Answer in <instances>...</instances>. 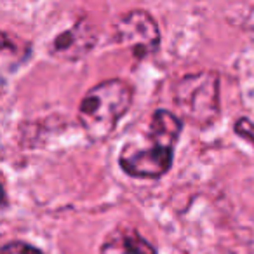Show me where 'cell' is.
Masks as SVG:
<instances>
[{"mask_svg":"<svg viewBox=\"0 0 254 254\" xmlns=\"http://www.w3.org/2000/svg\"><path fill=\"white\" fill-rule=\"evenodd\" d=\"M94 30L87 25L85 19H80L51 42V54L63 60H78V58H84L94 47Z\"/></svg>","mask_w":254,"mask_h":254,"instance_id":"5b68a950","label":"cell"},{"mask_svg":"<svg viewBox=\"0 0 254 254\" xmlns=\"http://www.w3.org/2000/svg\"><path fill=\"white\" fill-rule=\"evenodd\" d=\"M30 42L11 37L7 32H2V70L9 71L18 68L30 58Z\"/></svg>","mask_w":254,"mask_h":254,"instance_id":"52a82bcc","label":"cell"},{"mask_svg":"<svg viewBox=\"0 0 254 254\" xmlns=\"http://www.w3.org/2000/svg\"><path fill=\"white\" fill-rule=\"evenodd\" d=\"M99 254H157V247L136 230L122 228L110 233Z\"/></svg>","mask_w":254,"mask_h":254,"instance_id":"8992f818","label":"cell"},{"mask_svg":"<svg viewBox=\"0 0 254 254\" xmlns=\"http://www.w3.org/2000/svg\"><path fill=\"white\" fill-rule=\"evenodd\" d=\"M115 40L129 47L136 60H145L160 46V30L152 14L143 9H134L122 14L113 25Z\"/></svg>","mask_w":254,"mask_h":254,"instance_id":"277c9868","label":"cell"},{"mask_svg":"<svg viewBox=\"0 0 254 254\" xmlns=\"http://www.w3.org/2000/svg\"><path fill=\"white\" fill-rule=\"evenodd\" d=\"M233 131H235V134L247 139V141L254 146V120L247 119V117H242V119H239L233 124Z\"/></svg>","mask_w":254,"mask_h":254,"instance_id":"9c48e42d","label":"cell"},{"mask_svg":"<svg viewBox=\"0 0 254 254\" xmlns=\"http://www.w3.org/2000/svg\"><path fill=\"white\" fill-rule=\"evenodd\" d=\"M0 254H44L39 247L32 246L28 242H23V240H11V242L5 244Z\"/></svg>","mask_w":254,"mask_h":254,"instance_id":"ba28073f","label":"cell"},{"mask_svg":"<svg viewBox=\"0 0 254 254\" xmlns=\"http://www.w3.org/2000/svg\"><path fill=\"white\" fill-rule=\"evenodd\" d=\"M173 101L191 124L212 126L219 117V73L204 70L185 75L173 87Z\"/></svg>","mask_w":254,"mask_h":254,"instance_id":"3957f363","label":"cell"},{"mask_svg":"<svg viewBox=\"0 0 254 254\" xmlns=\"http://www.w3.org/2000/svg\"><path fill=\"white\" fill-rule=\"evenodd\" d=\"M134 98L131 84L120 78L103 80L91 87L78 105V122L91 139H105L129 112Z\"/></svg>","mask_w":254,"mask_h":254,"instance_id":"7a4b0ae2","label":"cell"},{"mask_svg":"<svg viewBox=\"0 0 254 254\" xmlns=\"http://www.w3.org/2000/svg\"><path fill=\"white\" fill-rule=\"evenodd\" d=\"M183 131L180 117L167 110H155L143 141H129L122 146L119 166L136 180H159L171 169L178 139Z\"/></svg>","mask_w":254,"mask_h":254,"instance_id":"6da1fadb","label":"cell"}]
</instances>
